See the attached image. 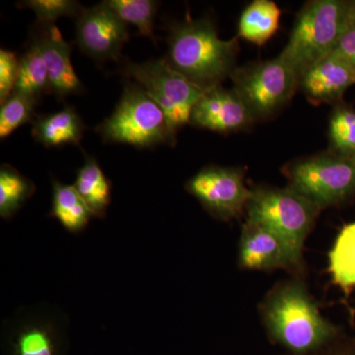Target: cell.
Segmentation results:
<instances>
[{"label": "cell", "mask_w": 355, "mask_h": 355, "mask_svg": "<svg viewBox=\"0 0 355 355\" xmlns=\"http://www.w3.org/2000/svg\"><path fill=\"white\" fill-rule=\"evenodd\" d=\"M238 39L219 38L216 26L207 18H187L170 26L165 60L190 83L207 91L221 85L237 67Z\"/></svg>", "instance_id": "cell-1"}, {"label": "cell", "mask_w": 355, "mask_h": 355, "mask_svg": "<svg viewBox=\"0 0 355 355\" xmlns=\"http://www.w3.org/2000/svg\"><path fill=\"white\" fill-rule=\"evenodd\" d=\"M263 317L268 333L294 354L319 349L338 335V328L324 319L304 284H282L268 296Z\"/></svg>", "instance_id": "cell-2"}, {"label": "cell", "mask_w": 355, "mask_h": 355, "mask_svg": "<svg viewBox=\"0 0 355 355\" xmlns=\"http://www.w3.org/2000/svg\"><path fill=\"white\" fill-rule=\"evenodd\" d=\"M349 1L345 0H312L300 9L279 55L299 81L306 70L335 50L349 26Z\"/></svg>", "instance_id": "cell-3"}, {"label": "cell", "mask_w": 355, "mask_h": 355, "mask_svg": "<svg viewBox=\"0 0 355 355\" xmlns=\"http://www.w3.org/2000/svg\"><path fill=\"white\" fill-rule=\"evenodd\" d=\"M103 140L125 144L137 148H153L161 144L174 146L163 110L141 86L128 83L114 113L96 128Z\"/></svg>", "instance_id": "cell-4"}, {"label": "cell", "mask_w": 355, "mask_h": 355, "mask_svg": "<svg viewBox=\"0 0 355 355\" xmlns=\"http://www.w3.org/2000/svg\"><path fill=\"white\" fill-rule=\"evenodd\" d=\"M321 209L291 187L258 186L247 203V220L279 235L296 258L303 261V248Z\"/></svg>", "instance_id": "cell-5"}, {"label": "cell", "mask_w": 355, "mask_h": 355, "mask_svg": "<svg viewBox=\"0 0 355 355\" xmlns=\"http://www.w3.org/2000/svg\"><path fill=\"white\" fill-rule=\"evenodd\" d=\"M282 174L288 187L321 210L355 197V161L330 149L287 163Z\"/></svg>", "instance_id": "cell-6"}, {"label": "cell", "mask_w": 355, "mask_h": 355, "mask_svg": "<svg viewBox=\"0 0 355 355\" xmlns=\"http://www.w3.org/2000/svg\"><path fill=\"white\" fill-rule=\"evenodd\" d=\"M230 78L256 123L279 113L299 89L295 72L279 57L237 67Z\"/></svg>", "instance_id": "cell-7"}, {"label": "cell", "mask_w": 355, "mask_h": 355, "mask_svg": "<svg viewBox=\"0 0 355 355\" xmlns=\"http://www.w3.org/2000/svg\"><path fill=\"white\" fill-rule=\"evenodd\" d=\"M123 76L141 86L163 110L173 137L190 123L193 107L205 91L190 83L162 60L144 64L128 62L123 65Z\"/></svg>", "instance_id": "cell-8"}, {"label": "cell", "mask_w": 355, "mask_h": 355, "mask_svg": "<svg viewBox=\"0 0 355 355\" xmlns=\"http://www.w3.org/2000/svg\"><path fill=\"white\" fill-rule=\"evenodd\" d=\"M210 216L228 221L246 211L252 189L245 184L242 168L207 166L191 178L184 186Z\"/></svg>", "instance_id": "cell-9"}, {"label": "cell", "mask_w": 355, "mask_h": 355, "mask_svg": "<svg viewBox=\"0 0 355 355\" xmlns=\"http://www.w3.org/2000/svg\"><path fill=\"white\" fill-rule=\"evenodd\" d=\"M130 38L128 24L103 1L85 8L76 18V43L84 55L97 62L120 60Z\"/></svg>", "instance_id": "cell-10"}, {"label": "cell", "mask_w": 355, "mask_h": 355, "mask_svg": "<svg viewBox=\"0 0 355 355\" xmlns=\"http://www.w3.org/2000/svg\"><path fill=\"white\" fill-rule=\"evenodd\" d=\"M239 265L252 270L286 268L298 272L302 270L303 261L296 258L279 235L260 224L246 220L240 238Z\"/></svg>", "instance_id": "cell-11"}, {"label": "cell", "mask_w": 355, "mask_h": 355, "mask_svg": "<svg viewBox=\"0 0 355 355\" xmlns=\"http://www.w3.org/2000/svg\"><path fill=\"white\" fill-rule=\"evenodd\" d=\"M256 121L233 89L222 85L203 93L193 107L190 123L193 127L219 133L240 132Z\"/></svg>", "instance_id": "cell-12"}, {"label": "cell", "mask_w": 355, "mask_h": 355, "mask_svg": "<svg viewBox=\"0 0 355 355\" xmlns=\"http://www.w3.org/2000/svg\"><path fill=\"white\" fill-rule=\"evenodd\" d=\"M32 41L38 44L50 78V93L58 99L83 92V84L71 64V46L65 41L55 23L37 21Z\"/></svg>", "instance_id": "cell-13"}, {"label": "cell", "mask_w": 355, "mask_h": 355, "mask_svg": "<svg viewBox=\"0 0 355 355\" xmlns=\"http://www.w3.org/2000/svg\"><path fill=\"white\" fill-rule=\"evenodd\" d=\"M352 85H355V70L335 50L306 70L299 81V89L314 105L334 106L343 101V95Z\"/></svg>", "instance_id": "cell-14"}, {"label": "cell", "mask_w": 355, "mask_h": 355, "mask_svg": "<svg viewBox=\"0 0 355 355\" xmlns=\"http://www.w3.org/2000/svg\"><path fill=\"white\" fill-rule=\"evenodd\" d=\"M57 323L44 315L24 318L9 336L10 355H62L64 338Z\"/></svg>", "instance_id": "cell-15"}, {"label": "cell", "mask_w": 355, "mask_h": 355, "mask_svg": "<svg viewBox=\"0 0 355 355\" xmlns=\"http://www.w3.org/2000/svg\"><path fill=\"white\" fill-rule=\"evenodd\" d=\"M86 130L76 110L65 106L55 113L44 114L33 121L32 135L46 147H62L80 144Z\"/></svg>", "instance_id": "cell-16"}, {"label": "cell", "mask_w": 355, "mask_h": 355, "mask_svg": "<svg viewBox=\"0 0 355 355\" xmlns=\"http://www.w3.org/2000/svg\"><path fill=\"white\" fill-rule=\"evenodd\" d=\"M282 10L272 0H254L243 10L238 22V38L263 46L279 28Z\"/></svg>", "instance_id": "cell-17"}, {"label": "cell", "mask_w": 355, "mask_h": 355, "mask_svg": "<svg viewBox=\"0 0 355 355\" xmlns=\"http://www.w3.org/2000/svg\"><path fill=\"white\" fill-rule=\"evenodd\" d=\"M96 218H105L111 203L112 184L95 158H86L73 184Z\"/></svg>", "instance_id": "cell-18"}, {"label": "cell", "mask_w": 355, "mask_h": 355, "mask_svg": "<svg viewBox=\"0 0 355 355\" xmlns=\"http://www.w3.org/2000/svg\"><path fill=\"white\" fill-rule=\"evenodd\" d=\"M50 216L57 219L65 230L76 234L86 228L93 214L74 186L53 180Z\"/></svg>", "instance_id": "cell-19"}, {"label": "cell", "mask_w": 355, "mask_h": 355, "mask_svg": "<svg viewBox=\"0 0 355 355\" xmlns=\"http://www.w3.org/2000/svg\"><path fill=\"white\" fill-rule=\"evenodd\" d=\"M329 272L336 286L345 293L355 287V222L347 224L329 254Z\"/></svg>", "instance_id": "cell-20"}, {"label": "cell", "mask_w": 355, "mask_h": 355, "mask_svg": "<svg viewBox=\"0 0 355 355\" xmlns=\"http://www.w3.org/2000/svg\"><path fill=\"white\" fill-rule=\"evenodd\" d=\"M36 184L15 168L3 164L0 168V216L10 219L34 195Z\"/></svg>", "instance_id": "cell-21"}, {"label": "cell", "mask_w": 355, "mask_h": 355, "mask_svg": "<svg viewBox=\"0 0 355 355\" xmlns=\"http://www.w3.org/2000/svg\"><path fill=\"white\" fill-rule=\"evenodd\" d=\"M14 92L38 98L50 93V78L46 62L38 44L30 42L24 55L20 58L19 73Z\"/></svg>", "instance_id": "cell-22"}, {"label": "cell", "mask_w": 355, "mask_h": 355, "mask_svg": "<svg viewBox=\"0 0 355 355\" xmlns=\"http://www.w3.org/2000/svg\"><path fill=\"white\" fill-rule=\"evenodd\" d=\"M329 149L336 154L355 156V109L345 101L334 105L329 121Z\"/></svg>", "instance_id": "cell-23"}, {"label": "cell", "mask_w": 355, "mask_h": 355, "mask_svg": "<svg viewBox=\"0 0 355 355\" xmlns=\"http://www.w3.org/2000/svg\"><path fill=\"white\" fill-rule=\"evenodd\" d=\"M110 8L125 24L137 26L139 35L155 42L154 23L159 2L153 0H107Z\"/></svg>", "instance_id": "cell-24"}, {"label": "cell", "mask_w": 355, "mask_h": 355, "mask_svg": "<svg viewBox=\"0 0 355 355\" xmlns=\"http://www.w3.org/2000/svg\"><path fill=\"white\" fill-rule=\"evenodd\" d=\"M38 98L13 92L12 95L1 104L0 108V137L1 139L15 132L18 128L35 121V110Z\"/></svg>", "instance_id": "cell-25"}, {"label": "cell", "mask_w": 355, "mask_h": 355, "mask_svg": "<svg viewBox=\"0 0 355 355\" xmlns=\"http://www.w3.org/2000/svg\"><path fill=\"white\" fill-rule=\"evenodd\" d=\"M18 4L20 8L34 11L42 23H55L60 17L77 18L84 8L74 0H27Z\"/></svg>", "instance_id": "cell-26"}, {"label": "cell", "mask_w": 355, "mask_h": 355, "mask_svg": "<svg viewBox=\"0 0 355 355\" xmlns=\"http://www.w3.org/2000/svg\"><path fill=\"white\" fill-rule=\"evenodd\" d=\"M20 58L12 51H0V102L12 95L19 73Z\"/></svg>", "instance_id": "cell-27"}, {"label": "cell", "mask_w": 355, "mask_h": 355, "mask_svg": "<svg viewBox=\"0 0 355 355\" xmlns=\"http://www.w3.org/2000/svg\"><path fill=\"white\" fill-rule=\"evenodd\" d=\"M355 70V22H349L335 49Z\"/></svg>", "instance_id": "cell-28"}, {"label": "cell", "mask_w": 355, "mask_h": 355, "mask_svg": "<svg viewBox=\"0 0 355 355\" xmlns=\"http://www.w3.org/2000/svg\"><path fill=\"white\" fill-rule=\"evenodd\" d=\"M349 22H355V0L349 1Z\"/></svg>", "instance_id": "cell-29"}, {"label": "cell", "mask_w": 355, "mask_h": 355, "mask_svg": "<svg viewBox=\"0 0 355 355\" xmlns=\"http://www.w3.org/2000/svg\"><path fill=\"white\" fill-rule=\"evenodd\" d=\"M352 159H354V160L355 161V156H354V158H352Z\"/></svg>", "instance_id": "cell-30"}]
</instances>
